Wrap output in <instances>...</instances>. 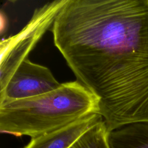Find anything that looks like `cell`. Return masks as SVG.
<instances>
[{"label": "cell", "mask_w": 148, "mask_h": 148, "mask_svg": "<svg viewBox=\"0 0 148 148\" xmlns=\"http://www.w3.org/2000/svg\"><path fill=\"white\" fill-rule=\"evenodd\" d=\"M51 30L108 132L148 123V0H67Z\"/></svg>", "instance_id": "obj_1"}, {"label": "cell", "mask_w": 148, "mask_h": 148, "mask_svg": "<svg viewBox=\"0 0 148 148\" xmlns=\"http://www.w3.org/2000/svg\"><path fill=\"white\" fill-rule=\"evenodd\" d=\"M97 98L78 80L38 96L0 103V130L32 138L99 112Z\"/></svg>", "instance_id": "obj_2"}, {"label": "cell", "mask_w": 148, "mask_h": 148, "mask_svg": "<svg viewBox=\"0 0 148 148\" xmlns=\"http://www.w3.org/2000/svg\"><path fill=\"white\" fill-rule=\"evenodd\" d=\"M67 0L49 2L36 9L26 25L17 34L0 43V91L45 33L52 27Z\"/></svg>", "instance_id": "obj_3"}, {"label": "cell", "mask_w": 148, "mask_h": 148, "mask_svg": "<svg viewBox=\"0 0 148 148\" xmlns=\"http://www.w3.org/2000/svg\"><path fill=\"white\" fill-rule=\"evenodd\" d=\"M61 85L48 68L27 58L14 71L4 90L0 91V103L43 94Z\"/></svg>", "instance_id": "obj_4"}, {"label": "cell", "mask_w": 148, "mask_h": 148, "mask_svg": "<svg viewBox=\"0 0 148 148\" xmlns=\"http://www.w3.org/2000/svg\"><path fill=\"white\" fill-rule=\"evenodd\" d=\"M102 119L98 113L87 115L62 128L32 138L24 148H69L86 131Z\"/></svg>", "instance_id": "obj_5"}, {"label": "cell", "mask_w": 148, "mask_h": 148, "mask_svg": "<svg viewBox=\"0 0 148 148\" xmlns=\"http://www.w3.org/2000/svg\"><path fill=\"white\" fill-rule=\"evenodd\" d=\"M110 148H148V123L127 125L109 132Z\"/></svg>", "instance_id": "obj_6"}, {"label": "cell", "mask_w": 148, "mask_h": 148, "mask_svg": "<svg viewBox=\"0 0 148 148\" xmlns=\"http://www.w3.org/2000/svg\"><path fill=\"white\" fill-rule=\"evenodd\" d=\"M108 135L102 119L86 131L69 148H110Z\"/></svg>", "instance_id": "obj_7"}, {"label": "cell", "mask_w": 148, "mask_h": 148, "mask_svg": "<svg viewBox=\"0 0 148 148\" xmlns=\"http://www.w3.org/2000/svg\"><path fill=\"white\" fill-rule=\"evenodd\" d=\"M6 18L5 17V16L1 13V33L2 34L3 31H5L6 28Z\"/></svg>", "instance_id": "obj_8"}]
</instances>
